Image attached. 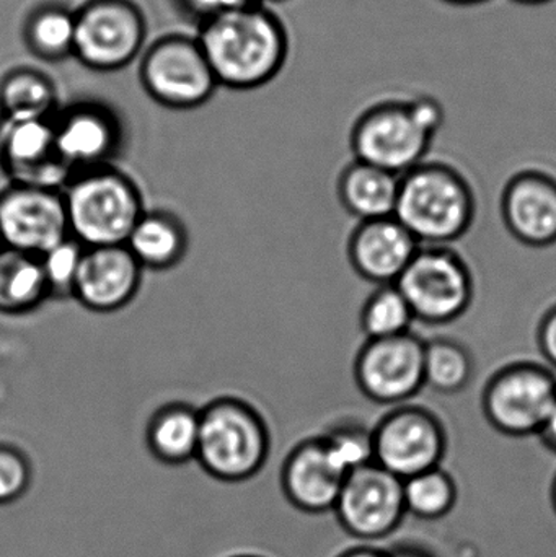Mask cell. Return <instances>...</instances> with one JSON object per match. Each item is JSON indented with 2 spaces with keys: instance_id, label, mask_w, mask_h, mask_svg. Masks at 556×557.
I'll return each instance as SVG.
<instances>
[{
  "instance_id": "cell-16",
  "label": "cell",
  "mask_w": 556,
  "mask_h": 557,
  "mask_svg": "<svg viewBox=\"0 0 556 557\" xmlns=\"http://www.w3.org/2000/svg\"><path fill=\"white\" fill-rule=\"evenodd\" d=\"M143 273L126 245L85 248L74 298L87 310L113 313L136 297Z\"/></svg>"
},
{
  "instance_id": "cell-25",
  "label": "cell",
  "mask_w": 556,
  "mask_h": 557,
  "mask_svg": "<svg viewBox=\"0 0 556 557\" xmlns=\"http://www.w3.org/2000/svg\"><path fill=\"white\" fill-rule=\"evenodd\" d=\"M23 39L28 51L41 61L74 58L75 10L58 3L36 7L26 16Z\"/></svg>"
},
{
  "instance_id": "cell-21",
  "label": "cell",
  "mask_w": 556,
  "mask_h": 557,
  "mask_svg": "<svg viewBox=\"0 0 556 557\" xmlns=\"http://www.w3.org/2000/svg\"><path fill=\"white\" fill-rule=\"evenodd\" d=\"M201 411L172 403L153 412L147 424L146 444L149 454L166 467H182L196 460Z\"/></svg>"
},
{
  "instance_id": "cell-17",
  "label": "cell",
  "mask_w": 556,
  "mask_h": 557,
  "mask_svg": "<svg viewBox=\"0 0 556 557\" xmlns=\"http://www.w3.org/2000/svg\"><path fill=\"white\" fill-rule=\"evenodd\" d=\"M503 219L521 244L544 248L556 244V178L526 170L509 180L503 193Z\"/></svg>"
},
{
  "instance_id": "cell-8",
  "label": "cell",
  "mask_w": 556,
  "mask_h": 557,
  "mask_svg": "<svg viewBox=\"0 0 556 557\" xmlns=\"http://www.w3.org/2000/svg\"><path fill=\"white\" fill-rule=\"evenodd\" d=\"M146 36V16L133 0H88L75 10L74 58L91 71L126 67Z\"/></svg>"
},
{
  "instance_id": "cell-28",
  "label": "cell",
  "mask_w": 556,
  "mask_h": 557,
  "mask_svg": "<svg viewBox=\"0 0 556 557\" xmlns=\"http://www.w3.org/2000/svg\"><path fill=\"white\" fill-rule=\"evenodd\" d=\"M407 512L421 519H440L453 510L457 487L453 476L440 467L404 481Z\"/></svg>"
},
{
  "instance_id": "cell-2",
  "label": "cell",
  "mask_w": 556,
  "mask_h": 557,
  "mask_svg": "<svg viewBox=\"0 0 556 557\" xmlns=\"http://www.w3.org/2000/svg\"><path fill=\"white\" fill-rule=\"evenodd\" d=\"M444 110L433 97L384 100L362 111L351 131L356 160L401 176L424 162Z\"/></svg>"
},
{
  "instance_id": "cell-32",
  "label": "cell",
  "mask_w": 556,
  "mask_h": 557,
  "mask_svg": "<svg viewBox=\"0 0 556 557\" xmlns=\"http://www.w3.org/2000/svg\"><path fill=\"white\" fill-rule=\"evenodd\" d=\"M180 7L199 23L224 15L242 7L261 3L260 0H178Z\"/></svg>"
},
{
  "instance_id": "cell-12",
  "label": "cell",
  "mask_w": 556,
  "mask_h": 557,
  "mask_svg": "<svg viewBox=\"0 0 556 557\" xmlns=\"http://www.w3.org/2000/svg\"><path fill=\"white\" fill-rule=\"evenodd\" d=\"M427 341L405 333L368 339L355 362V376L366 398L379 405H404L424 386Z\"/></svg>"
},
{
  "instance_id": "cell-33",
  "label": "cell",
  "mask_w": 556,
  "mask_h": 557,
  "mask_svg": "<svg viewBox=\"0 0 556 557\" xmlns=\"http://www.w3.org/2000/svg\"><path fill=\"white\" fill-rule=\"evenodd\" d=\"M538 337L542 356L556 369V305L542 318Z\"/></svg>"
},
{
  "instance_id": "cell-1",
  "label": "cell",
  "mask_w": 556,
  "mask_h": 557,
  "mask_svg": "<svg viewBox=\"0 0 556 557\" xmlns=\"http://www.w3.org/2000/svg\"><path fill=\"white\" fill-rule=\"evenodd\" d=\"M199 45L219 87L255 90L273 81L289 52L286 28L264 3L199 23Z\"/></svg>"
},
{
  "instance_id": "cell-34",
  "label": "cell",
  "mask_w": 556,
  "mask_h": 557,
  "mask_svg": "<svg viewBox=\"0 0 556 557\" xmlns=\"http://www.w3.org/2000/svg\"><path fill=\"white\" fill-rule=\"evenodd\" d=\"M539 435H541L542 441L551 450L556 451V403Z\"/></svg>"
},
{
  "instance_id": "cell-15",
  "label": "cell",
  "mask_w": 556,
  "mask_h": 557,
  "mask_svg": "<svg viewBox=\"0 0 556 557\" xmlns=\"http://www.w3.org/2000/svg\"><path fill=\"white\" fill-rule=\"evenodd\" d=\"M52 120H2L0 166L15 185L62 189L72 173L55 152Z\"/></svg>"
},
{
  "instance_id": "cell-22",
  "label": "cell",
  "mask_w": 556,
  "mask_h": 557,
  "mask_svg": "<svg viewBox=\"0 0 556 557\" xmlns=\"http://www.w3.org/2000/svg\"><path fill=\"white\" fill-rule=\"evenodd\" d=\"M126 247L143 270H172L185 258L188 234L175 215L146 211L131 232Z\"/></svg>"
},
{
  "instance_id": "cell-26",
  "label": "cell",
  "mask_w": 556,
  "mask_h": 557,
  "mask_svg": "<svg viewBox=\"0 0 556 557\" xmlns=\"http://www.w3.org/2000/svg\"><path fill=\"white\" fill-rule=\"evenodd\" d=\"M475 362L464 344L449 337L427 341L424 386L444 395L462 392L472 382Z\"/></svg>"
},
{
  "instance_id": "cell-30",
  "label": "cell",
  "mask_w": 556,
  "mask_h": 557,
  "mask_svg": "<svg viewBox=\"0 0 556 557\" xmlns=\"http://www.w3.org/2000/svg\"><path fill=\"white\" fill-rule=\"evenodd\" d=\"M85 247L75 238H65L41 257V267L48 282L49 297H74L75 282L84 260Z\"/></svg>"
},
{
  "instance_id": "cell-4",
  "label": "cell",
  "mask_w": 556,
  "mask_h": 557,
  "mask_svg": "<svg viewBox=\"0 0 556 557\" xmlns=\"http://www.w3.org/2000/svg\"><path fill=\"white\" fill-rule=\"evenodd\" d=\"M267 422L245 401L221 398L201 411L196 461L212 480L238 484L263 470L270 457Z\"/></svg>"
},
{
  "instance_id": "cell-14",
  "label": "cell",
  "mask_w": 556,
  "mask_h": 557,
  "mask_svg": "<svg viewBox=\"0 0 556 557\" xmlns=\"http://www.w3.org/2000/svg\"><path fill=\"white\" fill-rule=\"evenodd\" d=\"M52 126L55 152L72 178L108 166L123 144L120 117L98 101H78L65 108L55 114Z\"/></svg>"
},
{
  "instance_id": "cell-11",
  "label": "cell",
  "mask_w": 556,
  "mask_h": 557,
  "mask_svg": "<svg viewBox=\"0 0 556 557\" xmlns=\"http://www.w3.org/2000/svg\"><path fill=\"white\" fill-rule=\"evenodd\" d=\"M0 237L38 258L71 237L64 191L12 183L0 193Z\"/></svg>"
},
{
  "instance_id": "cell-7",
  "label": "cell",
  "mask_w": 556,
  "mask_h": 557,
  "mask_svg": "<svg viewBox=\"0 0 556 557\" xmlns=\"http://www.w3.org/2000/svg\"><path fill=\"white\" fill-rule=\"evenodd\" d=\"M139 78L146 94L170 110H195L219 87L198 38L185 35L153 41L140 61Z\"/></svg>"
},
{
  "instance_id": "cell-35",
  "label": "cell",
  "mask_w": 556,
  "mask_h": 557,
  "mask_svg": "<svg viewBox=\"0 0 556 557\" xmlns=\"http://www.w3.org/2000/svg\"><path fill=\"white\" fill-rule=\"evenodd\" d=\"M338 557H388V553L378 552V549L372 548H355L351 552L343 553Z\"/></svg>"
},
{
  "instance_id": "cell-19",
  "label": "cell",
  "mask_w": 556,
  "mask_h": 557,
  "mask_svg": "<svg viewBox=\"0 0 556 557\" xmlns=\"http://www.w3.org/2000/svg\"><path fill=\"white\" fill-rule=\"evenodd\" d=\"M421 245L395 218L361 222L353 232L348 253L359 276L378 285L395 284Z\"/></svg>"
},
{
  "instance_id": "cell-20",
  "label": "cell",
  "mask_w": 556,
  "mask_h": 557,
  "mask_svg": "<svg viewBox=\"0 0 556 557\" xmlns=\"http://www.w3.org/2000/svg\"><path fill=\"white\" fill-rule=\"evenodd\" d=\"M398 189L400 176L359 160L346 166L338 185L346 211L361 222L394 218Z\"/></svg>"
},
{
  "instance_id": "cell-24",
  "label": "cell",
  "mask_w": 556,
  "mask_h": 557,
  "mask_svg": "<svg viewBox=\"0 0 556 557\" xmlns=\"http://www.w3.org/2000/svg\"><path fill=\"white\" fill-rule=\"evenodd\" d=\"M58 114V90L48 75L32 67L7 72L0 81L2 120H51Z\"/></svg>"
},
{
  "instance_id": "cell-42",
  "label": "cell",
  "mask_w": 556,
  "mask_h": 557,
  "mask_svg": "<svg viewBox=\"0 0 556 557\" xmlns=\"http://www.w3.org/2000/svg\"><path fill=\"white\" fill-rule=\"evenodd\" d=\"M261 3L267 2V0H260ZM268 2H276V0H268Z\"/></svg>"
},
{
  "instance_id": "cell-27",
  "label": "cell",
  "mask_w": 556,
  "mask_h": 557,
  "mask_svg": "<svg viewBox=\"0 0 556 557\" xmlns=\"http://www.w3.org/2000/svg\"><path fill=\"white\" fill-rule=\"evenodd\" d=\"M417 321L407 298L397 285H379L361 310V327L368 339L400 336L410 333Z\"/></svg>"
},
{
  "instance_id": "cell-10",
  "label": "cell",
  "mask_w": 556,
  "mask_h": 557,
  "mask_svg": "<svg viewBox=\"0 0 556 557\" xmlns=\"http://www.w3.org/2000/svg\"><path fill=\"white\" fill-rule=\"evenodd\" d=\"M374 461L401 481L440 467L447 448L446 429L421 406H400L372 429Z\"/></svg>"
},
{
  "instance_id": "cell-18",
  "label": "cell",
  "mask_w": 556,
  "mask_h": 557,
  "mask_svg": "<svg viewBox=\"0 0 556 557\" xmlns=\"http://www.w3.org/2000/svg\"><path fill=\"white\" fill-rule=\"evenodd\" d=\"M345 480L320 437L300 442L281 468V490L287 503L312 516L335 509Z\"/></svg>"
},
{
  "instance_id": "cell-6",
  "label": "cell",
  "mask_w": 556,
  "mask_h": 557,
  "mask_svg": "<svg viewBox=\"0 0 556 557\" xmlns=\"http://www.w3.org/2000/svg\"><path fill=\"white\" fill-rule=\"evenodd\" d=\"M395 285L417 321L430 326L459 320L473 300L472 274L447 247H421Z\"/></svg>"
},
{
  "instance_id": "cell-23",
  "label": "cell",
  "mask_w": 556,
  "mask_h": 557,
  "mask_svg": "<svg viewBox=\"0 0 556 557\" xmlns=\"http://www.w3.org/2000/svg\"><path fill=\"white\" fill-rule=\"evenodd\" d=\"M49 298L41 258L3 248L0 251V313H32Z\"/></svg>"
},
{
  "instance_id": "cell-40",
  "label": "cell",
  "mask_w": 556,
  "mask_h": 557,
  "mask_svg": "<svg viewBox=\"0 0 556 557\" xmlns=\"http://www.w3.org/2000/svg\"><path fill=\"white\" fill-rule=\"evenodd\" d=\"M554 504H555V509H556V480H555V484H554Z\"/></svg>"
},
{
  "instance_id": "cell-3",
  "label": "cell",
  "mask_w": 556,
  "mask_h": 557,
  "mask_svg": "<svg viewBox=\"0 0 556 557\" xmlns=\"http://www.w3.org/2000/svg\"><path fill=\"white\" fill-rule=\"evenodd\" d=\"M477 206L462 173L446 163L423 162L400 176L394 218L428 247H446L469 232Z\"/></svg>"
},
{
  "instance_id": "cell-39",
  "label": "cell",
  "mask_w": 556,
  "mask_h": 557,
  "mask_svg": "<svg viewBox=\"0 0 556 557\" xmlns=\"http://www.w3.org/2000/svg\"><path fill=\"white\" fill-rule=\"evenodd\" d=\"M228 557H264L261 555H254V553H240V555H234Z\"/></svg>"
},
{
  "instance_id": "cell-37",
  "label": "cell",
  "mask_w": 556,
  "mask_h": 557,
  "mask_svg": "<svg viewBox=\"0 0 556 557\" xmlns=\"http://www.w3.org/2000/svg\"><path fill=\"white\" fill-rule=\"evenodd\" d=\"M443 2L450 3V5L469 7L479 5V3L489 2V0H443Z\"/></svg>"
},
{
  "instance_id": "cell-38",
  "label": "cell",
  "mask_w": 556,
  "mask_h": 557,
  "mask_svg": "<svg viewBox=\"0 0 556 557\" xmlns=\"http://www.w3.org/2000/svg\"><path fill=\"white\" fill-rule=\"evenodd\" d=\"M512 2L522 3V5H544V3L552 2V0H512Z\"/></svg>"
},
{
  "instance_id": "cell-13",
  "label": "cell",
  "mask_w": 556,
  "mask_h": 557,
  "mask_svg": "<svg viewBox=\"0 0 556 557\" xmlns=\"http://www.w3.org/2000/svg\"><path fill=\"white\" fill-rule=\"evenodd\" d=\"M333 512L349 535L384 539L407 513L404 481L375 461L366 465L346 476Z\"/></svg>"
},
{
  "instance_id": "cell-5",
  "label": "cell",
  "mask_w": 556,
  "mask_h": 557,
  "mask_svg": "<svg viewBox=\"0 0 556 557\" xmlns=\"http://www.w3.org/2000/svg\"><path fill=\"white\" fill-rule=\"evenodd\" d=\"M64 199L71 237L85 248L126 245L146 212L136 183L110 165L77 173Z\"/></svg>"
},
{
  "instance_id": "cell-36",
  "label": "cell",
  "mask_w": 556,
  "mask_h": 557,
  "mask_svg": "<svg viewBox=\"0 0 556 557\" xmlns=\"http://www.w3.org/2000/svg\"><path fill=\"white\" fill-rule=\"evenodd\" d=\"M388 557H431L423 555V553L415 552V549H398L397 553H391Z\"/></svg>"
},
{
  "instance_id": "cell-9",
  "label": "cell",
  "mask_w": 556,
  "mask_h": 557,
  "mask_svg": "<svg viewBox=\"0 0 556 557\" xmlns=\"http://www.w3.org/2000/svg\"><path fill=\"white\" fill-rule=\"evenodd\" d=\"M555 403V373L541 363L516 362L492 376L482 405L496 431L528 437L541 434Z\"/></svg>"
},
{
  "instance_id": "cell-31",
  "label": "cell",
  "mask_w": 556,
  "mask_h": 557,
  "mask_svg": "<svg viewBox=\"0 0 556 557\" xmlns=\"http://www.w3.org/2000/svg\"><path fill=\"white\" fill-rule=\"evenodd\" d=\"M33 483V467L22 448L0 444V507L18 503Z\"/></svg>"
},
{
  "instance_id": "cell-29",
  "label": "cell",
  "mask_w": 556,
  "mask_h": 557,
  "mask_svg": "<svg viewBox=\"0 0 556 557\" xmlns=\"http://www.w3.org/2000/svg\"><path fill=\"white\" fill-rule=\"evenodd\" d=\"M326 454L335 467L348 476L353 471L374 463V435L372 429L359 422H342L320 435Z\"/></svg>"
},
{
  "instance_id": "cell-41",
  "label": "cell",
  "mask_w": 556,
  "mask_h": 557,
  "mask_svg": "<svg viewBox=\"0 0 556 557\" xmlns=\"http://www.w3.org/2000/svg\"><path fill=\"white\" fill-rule=\"evenodd\" d=\"M3 248H5V245H3L2 237H0V251H2Z\"/></svg>"
}]
</instances>
